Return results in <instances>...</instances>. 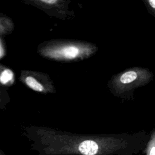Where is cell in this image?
Instances as JSON below:
<instances>
[{"label": "cell", "mask_w": 155, "mask_h": 155, "mask_svg": "<svg viewBox=\"0 0 155 155\" xmlns=\"http://www.w3.org/2000/svg\"><path fill=\"white\" fill-rule=\"evenodd\" d=\"M38 53L43 58L59 62H74L88 59L98 51L91 42L70 39H52L40 44Z\"/></svg>", "instance_id": "obj_1"}, {"label": "cell", "mask_w": 155, "mask_h": 155, "mask_svg": "<svg viewBox=\"0 0 155 155\" xmlns=\"http://www.w3.org/2000/svg\"><path fill=\"white\" fill-rule=\"evenodd\" d=\"M153 78L154 74L148 68L136 66L112 75L107 86L114 96L123 100H131L134 91L147 85Z\"/></svg>", "instance_id": "obj_2"}, {"label": "cell", "mask_w": 155, "mask_h": 155, "mask_svg": "<svg viewBox=\"0 0 155 155\" xmlns=\"http://www.w3.org/2000/svg\"><path fill=\"white\" fill-rule=\"evenodd\" d=\"M19 80L26 87L36 92L44 94L56 93L53 81L44 73L33 70H22L21 71Z\"/></svg>", "instance_id": "obj_3"}, {"label": "cell", "mask_w": 155, "mask_h": 155, "mask_svg": "<svg viewBox=\"0 0 155 155\" xmlns=\"http://www.w3.org/2000/svg\"><path fill=\"white\" fill-rule=\"evenodd\" d=\"M26 4L38 8L50 16L62 20L70 19L74 15L70 10V0H22Z\"/></svg>", "instance_id": "obj_4"}, {"label": "cell", "mask_w": 155, "mask_h": 155, "mask_svg": "<svg viewBox=\"0 0 155 155\" xmlns=\"http://www.w3.org/2000/svg\"><path fill=\"white\" fill-rule=\"evenodd\" d=\"M15 81L13 71L8 67L0 64V85L11 86Z\"/></svg>", "instance_id": "obj_5"}, {"label": "cell", "mask_w": 155, "mask_h": 155, "mask_svg": "<svg viewBox=\"0 0 155 155\" xmlns=\"http://www.w3.org/2000/svg\"><path fill=\"white\" fill-rule=\"evenodd\" d=\"M12 21L7 16L0 13V36L7 35L13 30Z\"/></svg>", "instance_id": "obj_6"}, {"label": "cell", "mask_w": 155, "mask_h": 155, "mask_svg": "<svg viewBox=\"0 0 155 155\" xmlns=\"http://www.w3.org/2000/svg\"><path fill=\"white\" fill-rule=\"evenodd\" d=\"M145 155H155V128L151 130L148 140L143 150Z\"/></svg>", "instance_id": "obj_7"}, {"label": "cell", "mask_w": 155, "mask_h": 155, "mask_svg": "<svg viewBox=\"0 0 155 155\" xmlns=\"http://www.w3.org/2000/svg\"><path fill=\"white\" fill-rule=\"evenodd\" d=\"M10 101V99L7 91L4 87L0 85V109L5 110Z\"/></svg>", "instance_id": "obj_8"}, {"label": "cell", "mask_w": 155, "mask_h": 155, "mask_svg": "<svg viewBox=\"0 0 155 155\" xmlns=\"http://www.w3.org/2000/svg\"><path fill=\"white\" fill-rule=\"evenodd\" d=\"M148 12L155 19V0H142Z\"/></svg>", "instance_id": "obj_9"}, {"label": "cell", "mask_w": 155, "mask_h": 155, "mask_svg": "<svg viewBox=\"0 0 155 155\" xmlns=\"http://www.w3.org/2000/svg\"><path fill=\"white\" fill-rule=\"evenodd\" d=\"M0 155H7V154H5V152H4L3 150H2L1 149H0Z\"/></svg>", "instance_id": "obj_10"}]
</instances>
